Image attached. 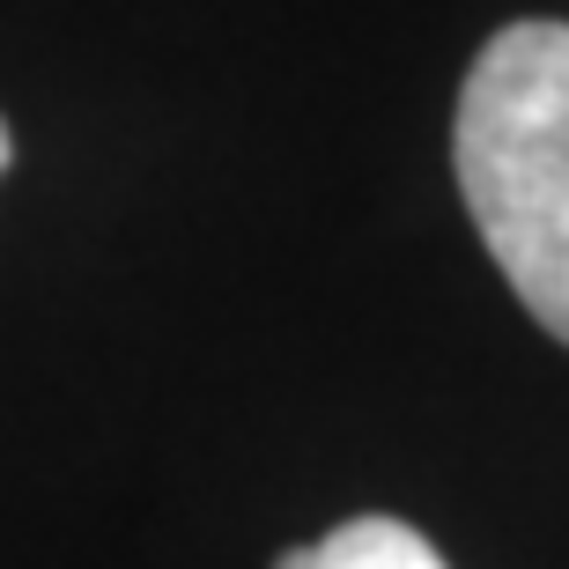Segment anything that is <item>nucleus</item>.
Segmentation results:
<instances>
[{"instance_id":"nucleus-2","label":"nucleus","mask_w":569,"mask_h":569,"mask_svg":"<svg viewBox=\"0 0 569 569\" xmlns=\"http://www.w3.org/2000/svg\"><path fill=\"white\" fill-rule=\"evenodd\" d=\"M311 569H451L407 518H348L311 540Z\"/></svg>"},{"instance_id":"nucleus-3","label":"nucleus","mask_w":569,"mask_h":569,"mask_svg":"<svg viewBox=\"0 0 569 569\" xmlns=\"http://www.w3.org/2000/svg\"><path fill=\"white\" fill-rule=\"evenodd\" d=\"M8 156H16V141H8V119H0V170H8Z\"/></svg>"},{"instance_id":"nucleus-1","label":"nucleus","mask_w":569,"mask_h":569,"mask_svg":"<svg viewBox=\"0 0 569 569\" xmlns=\"http://www.w3.org/2000/svg\"><path fill=\"white\" fill-rule=\"evenodd\" d=\"M466 214L510 296L569 348V22H510L466 67L451 119Z\"/></svg>"}]
</instances>
